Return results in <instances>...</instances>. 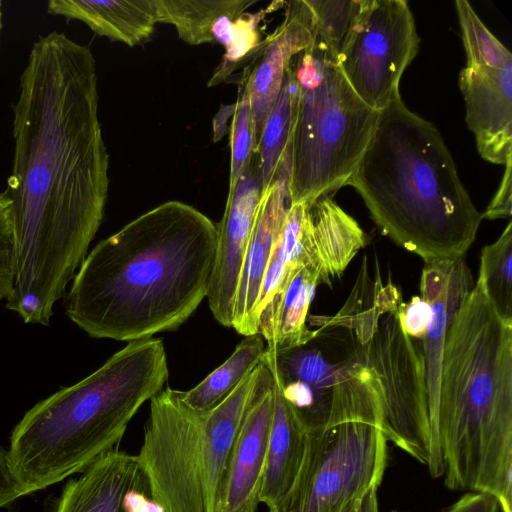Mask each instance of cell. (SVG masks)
I'll list each match as a JSON object with an SVG mask.
<instances>
[{"mask_svg":"<svg viewBox=\"0 0 512 512\" xmlns=\"http://www.w3.org/2000/svg\"><path fill=\"white\" fill-rule=\"evenodd\" d=\"M96 60L53 31L33 44L14 105L6 189L15 236L6 308L48 326L104 217L109 155L98 116Z\"/></svg>","mask_w":512,"mask_h":512,"instance_id":"6da1fadb","label":"cell"},{"mask_svg":"<svg viewBox=\"0 0 512 512\" xmlns=\"http://www.w3.org/2000/svg\"><path fill=\"white\" fill-rule=\"evenodd\" d=\"M217 245V225L206 215L162 203L86 256L66 315L93 338L132 342L175 331L207 297Z\"/></svg>","mask_w":512,"mask_h":512,"instance_id":"7a4b0ae2","label":"cell"},{"mask_svg":"<svg viewBox=\"0 0 512 512\" xmlns=\"http://www.w3.org/2000/svg\"><path fill=\"white\" fill-rule=\"evenodd\" d=\"M437 438L448 489L490 494L512 512V323L477 282L446 333Z\"/></svg>","mask_w":512,"mask_h":512,"instance_id":"3957f363","label":"cell"},{"mask_svg":"<svg viewBox=\"0 0 512 512\" xmlns=\"http://www.w3.org/2000/svg\"><path fill=\"white\" fill-rule=\"evenodd\" d=\"M346 185L382 232L424 263L463 258L483 219L440 132L401 95L380 110Z\"/></svg>","mask_w":512,"mask_h":512,"instance_id":"277c9868","label":"cell"},{"mask_svg":"<svg viewBox=\"0 0 512 512\" xmlns=\"http://www.w3.org/2000/svg\"><path fill=\"white\" fill-rule=\"evenodd\" d=\"M169 377L160 338L128 342L78 383L39 401L16 424L8 449L25 495L80 473L117 449L140 407Z\"/></svg>","mask_w":512,"mask_h":512,"instance_id":"5b68a950","label":"cell"},{"mask_svg":"<svg viewBox=\"0 0 512 512\" xmlns=\"http://www.w3.org/2000/svg\"><path fill=\"white\" fill-rule=\"evenodd\" d=\"M269 368L261 361L216 407L199 412L180 390L150 399L136 456L148 494L161 512H214L221 477L245 414Z\"/></svg>","mask_w":512,"mask_h":512,"instance_id":"8992f818","label":"cell"},{"mask_svg":"<svg viewBox=\"0 0 512 512\" xmlns=\"http://www.w3.org/2000/svg\"><path fill=\"white\" fill-rule=\"evenodd\" d=\"M403 303L397 287L384 284L378 272L371 279L362 267L342 309L310 321L319 330L341 327L351 333L354 356L378 383L385 438L438 478L443 471L433 450L423 344L402 327Z\"/></svg>","mask_w":512,"mask_h":512,"instance_id":"52a82bcc","label":"cell"},{"mask_svg":"<svg viewBox=\"0 0 512 512\" xmlns=\"http://www.w3.org/2000/svg\"><path fill=\"white\" fill-rule=\"evenodd\" d=\"M292 67L298 85L291 136L289 203H311L346 185L379 113L353 91L337 63L312 46Z\"/></svg>","mask_w":512,"mask_h":512,"instance_id":"ba28073f","label":"cell"},{"mask_svg":"<svg viewBox=\"0 0 512 512\" xmlns=\"http://www.w3.org/2000/svg\"><path fill=\"white\" fill-rule=\"evenodd\" d=\"M379 419L355 418L309 431L298 475L269 512H344L372 487L387 465Z\"/></svg>","mask_w":512,"mask_h":512,"instance_id":"9c48e42d","label":"cell"},{"mask_svg":"<svg viewBox=\"0 0 512 512\" xmlns=\"http://www.w3.org/2000/svg\"><path fill=\"white\" fill-rule=\"evenodd\" d=\"M419 43L405 0H358L336 62L358 97L380 111L400 95V79Z\"/></svg>","mask_w":512,"mask_h":512,"instance_id":"30bf717a","label":"cell"},{"mask_svg":"<svg viewBox=\"0 0 512 512\" xmlns=\"http://www.w3.org/2000/svg\"><path fill=\"white\" fill-rule=\"evenodd\" d=\"M262 194L255 151L234 187L228 190L224 214L217 225L218 245L207 299L213 317L224 327H232L236 291Z\"/></svg>","mask_w":512,"mask_h":512,"instance_id":"8fae6325","label":"cell"},{"mask_svg":"<svg viewBox=\"0 0 512 512\" xmlns=\"http://www.w3.org/2000/svg\"><path fill=\"white\" fill-rule=\"evenodd\" d=\"M273 377L264 379L234 439L219 484L214 512H256L273 415Z\"/></svg>","mask_w":512,"mask_h":512,"instance_id":"7c38bea8","label":"cell"},{"mask_svg":"<svg viewBox=\"0 0 512 512\" xmlns=\"http://www.w3.org/2000/svg\"><path fill=\"white\" fill-rule=\"evenodd\" d=\"M136 456L118 448L66 482L53 512H161Z\"/></svg>","mask_w":512,"mask_h":512,"instance_id":"4fadbf2b","label":"cell"},{"mask_svg":"<svg viewBox=\"0 0 512 512\" xmlns=\"http://www.w3.org/2000/svg\"><path fill=\"white\" fill-rule=\"evenodd\" d=\"M470 269L463 258L424 263L420 280L421 298L431 315L423 336L429 417L436 462L444 473L437 438V406L446 333L460 304L473 288Z\"/></svg>","mask_w":512,"mask_h":512,"instance_id":"5bb4252c","label":"cell"},{"mask_svg":"<svg viewBox=\"0 0 512 512\" xmlns=\"http://www.w3.org/2000/svg\"><path fill=\"white\" fill-rule=\"evenodd\" d=\"M291 147L271 185L263 191L236 291L232 328L243 336L258 333L256 315L265 271L289 208Z\"/></svg>","mask_w":512,"mask_h":512,"instance_id":"9a60e30c","label":"cell"},{"mask_svg":"<svg viewBox=\"0 0 512 512\" xmlns=\"http://www.w3.org/2000/svg\"><path fill=\"white\" fill-rule=\"evenodd\" d=\"M459 87L480 156L505 165L512 158V63L502 68L466 66Z\"/></svg>","mask_w":512,"mask_h":512,"instance_id":"2e32d148","label":"cell"},{"mask_svg":"<svg viewBox=\"0 0 512 512\" xmlns=\"http://www.w3.org/2000/svg\"><path fill=\"white\" fill-rule=\"evenodd\" d=\"M313 44L314 15L307 0L287 2L283 21L260 42V60L242 80L250 100L257 146L287 68L297 54Z\"/></svg>","mask_w":512,"mask_h":512,"instance_id":"e0dca14e","label":"cell"},{"mask_svg":"<svg viewBox=\"0 0 512 512\" xmlns=\"http://www.w3.org/2000/svg\"><path fill=\"white\" fill-rule=\"evenodd\" d=\"M48 12L85 23L94 33L130 47L149 41L158 22L155 0H50Z\"/></svg>","mask_w":512,"mask_h":512,"instance_id":"ac0fdd59","label":"cell"},{"mask_svg":"<svg viewBox=\"0 0 512 512\" xmlns=\"http://www.w3.org/2000/svg\"><path fill=\"white\" fill-rule=\"evenodd\" d=\"M273 415L260 503L273 508L290 490L301 468L309 431L273 379Z\"/></svg>","mask_w":512,"mask_h":512,"instance_id":"d6986e66","label":"cell"},{"mask_svg":"<svg viewBox=\"0 0 512 512\" xmlns=\"http://www.w3.org/2000/svg\"><path fill=\"white\" fill-rule=\"evenodd\" d=\"M319 284L331 282L316 264L300 268L283 294L270 302L259 317L258 332L277 350H287L308 344L318 331L306 325L308 310Z\"/></svg>","mask_w":512,"mask_h":512,"instance_id":"ffe728a7","label":"cell"},{"mask_svg":"<svg viewBox=\"0 0 512 512\" xmlns=\"http://www.w3.org/2000/svg\"><path fill=\"white\" fill-rule=\"evenodd\" d=\"M258 0H155L158 22L172 24L190 45L213 43L212 28L223 16L236 20Z\"/></svg>","mask_w":512,"mask_h":512,"instance_id":"44dd1931","label":"cell"},{"mask_svg":"<svg viewBox=\"0 0 512 512\" xmlns=\"http://www.w3.org/2000/svg\"><path fill=\"white\" fill-rule=\"evenodd\" d=\"M265 349V340L259 332L244 336L223 364L192 389L180 391L183 401L199 412L213 409L261 363Z\"/></svg>","mask_w":512,"mask_h":512,"instance_id":"7402d4cb","label":"cell"},{"mask_svg":"<svg viewBox=\"0 0 512 512\" xmlns=\"http://www.w3.org/2000/svg\"><path fill=\"white\" fill-rule=\"evenodd\" d=\"M298 85L292 61L286 70L280 92L264 123L257 146L263 191L273 182L290 144L296 110Z\"/></svg>","mask_w":512,"mask_h":512,"instance_id":"603a6c76","label":"cell"},{"mask_svg":"<svg viewBox=\"0 0 512 512\" xmlns=\"http://www.w3.org/2000/svg\"><path fill=\"white\" fill-rule=\"evenodd\" d=\"M477 283L498 316L512 323V222L481 251Z\"/></svg>","mask_w":512,"mask_h":512,"instance_id":"cb8c5ba5","label":"cell"},{"mask_svg":"<svg viewBox=\"0 0 512 512\" xmlns=\"http://www.w3.org/2000/svg\"><path fill=\"white\" fill-rule=\"evenodd\" d=\"M455 7L466 53V66L502 68L512 63L510 51L490 32L470 3L456 0Z\"/></svg>","mask_w":512,"mask_h":512,"instance_id":"d4e9b609","label":"cell"},{"mask_svg":"<svg viewBox=\"0 0 512 512\" xmlns=\"http://www.w3.org/2000/svg\"><path fill=\"white\" fill-rule=\"evenodd\" d=\"M307 3L314 15L313 45L337 61L358 0H307Z\"/></svg>","mask_w":512,"mask_h":512,"instance_id":"484cf974","label":"cell"},{"mask_svg":"<svg viewBox=\"0 0 512 512\" xmlns=\"http://www.w3.org/2000/svg\"><path fill=\"white\" fill-rule=\"evenodd\" d=\"M231 165L228 190H231L239 175L250 162L257 144L250 100L243 81L239 87L238 99L231 125Z\"/></svg>","mask_w":512,"mask_h":512,"instance_id":"4316f807","label":"cell"},{"mask_svg":"<svg viewBox=\"0 0 512 512\" xmlns=\"http://www.w3.org/2000/svg\"><path fill=\"white\" fill-rule=\"evenodd\" d=\"M263 16V11L257 14L243 13L234 21L233 37L225 47L223 60L210 78L208 86L224 82L246 56L260 51L259 34L256 27Z\"/></svg>","mask_w":512,"mask_h":512,"instance_id":"83f0119b","label":"cell"},{"mask_svg":"<svg viewBox=\"0 0 512 512\" xmlns=\"http://www.w3.org/2000/svg\"><path fill=\"white\" fill-rule=\"evenodd\" d=\"M15 271V236L12 202L5 190L0 193V300L12 293Z\"/></svg>","mask_w":512,"mask_h":512,"instance_id":"f1b7e54d","label":"cell"},{"mask_svg":"<svg viewBox=\"0 0 512 512\" xmlns=\"http://www.w3.org/2000/svg\"><path fill=\"white\" fill-rule=\"evenodd\" d=\"M431 315L428 303L421 297H413L409 303H403L400 321L404 331L412 338L422 339Z\"/></svg>","mask_w":512,"mask_h":512,"instance_id":"f546056e","label":"cell"},{"mask_svg":"<svg viewBox=\"0 0 512 512\" xmlns=\"http://www.w3.org/2000/svg\"><path fill=\"white\" fill-rule=\"evenodd\" d=\"M504 166L505 171L501 183L492 201L482 213V218L494 220L512 215V158Z\"/></svg>","mask_w":512,"mask_h":512,"instance_id":"4dcf8cb0","label":"cell"},{"mask_svg":"<svg viewBox=\"0 0 512 512\" xmlns=\"http://www.w3.org/2000/svg\"><path fill=\"white\" fill-rule=\"evenodd\" d=\"M25 496L11 469L8 450L0 446V509Z\"/></svg>","mask_w":512,"mask_h":512,"instance_id":"1f68e13d","label":"cell"},{"mask_svg":"<svg viewBox=\"0 0 512 512\" xmlns=\"http://www.w3.org/2000/svg\"><path fill=\"white\" fill-rule=\"evenodd\" d=\"M497 499L487 493L470 492L458 499L445 512H498Z\"/></svg>","mask_w":512,"mask_h":512,"instance_id":"d6a6232c","label":"cell"},{"mask_svg":"<svg viewBox=\"0 0 512 512\" xmlns=\"http://www.w3.org/2000/svg\"><path fill=\"white\" fill-rule=\"evenodd\" d=\"M372 487L356 499L344 512H380L377 491Z\"/></svg>","mask_w":512,"mask_h":512,"instance_id":"836d02e7","label":"cell"},{"mask_svg":"<svg viewBox=\"0 0 512 512\" xmlns=\"http://www.w3.org/2000/svg\"><path fill=\"white\" fill-rule=\"evenodd\" d=\"M234 21L227 16H223L215 22L212 28L215 42L223 44L225 47L230 43L233 37Z\"/></svg>","mask_w":512,"mask_h":512,"instance_id":"e575fe53","label":"cell"},{"mask_svg":"<svg viewBox=\"0 0 512 512\" xmlns=\"http://www.w3.org/2000/svg\"><path fill=\"white\" fill-rule=\"evenodd\" d=\"M235 110V104L230 106H224L219 111L217 116L213 120V138L214 142L220 140L228 131L227 120L230 116H233Z\"/></svg>","mask_w":512,"mask_h":512,"instance_id":"d590c367","label":"cell"},{"mask_svg":"<svg viewBox=\"0 0 512 512\" xmlns=\"http://www.w3.org/2000/svg\"><path fill=\"white\" fill-rule=\"evenodd\" d=\"M0 30H1V2H0Z\"/></svg>","mask_w":512,"mask_h":512,"instance_id":"8d00e7d4","label":"cell"}]
</instances>
